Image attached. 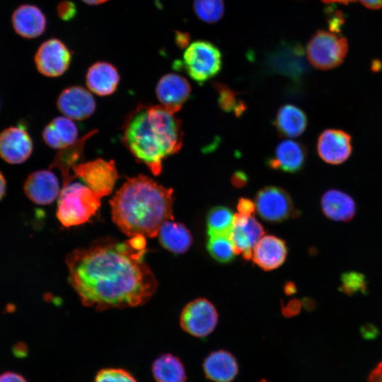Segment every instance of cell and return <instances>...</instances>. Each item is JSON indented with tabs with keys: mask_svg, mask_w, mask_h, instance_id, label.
Listing matches in <instances>:
<instances>
[{
	"mask_svg": "<svg viewBox=\"0 0 382 382\" xmlns=\"http://www.w3.org/2000/svg\"><path fill=\"white\" fill-rule=\"evenodd\" d=\"M146 253L144 236L98 239L66 255L69 282L83 305L96 311L143 305L158 287Z\"/></svg>",
	"mask_w": 382,
	"mask_h": 382,
	"instance_id": "obj_1",
	"label": "cell"
},
{
	"mask_svg": "<svg viewBox=\"0 0 382 382\" xmlns=\"http://www.w3.org/2000/svg\"><path fill=\"white\" fill-rule=\"evenodd\" d=\"M173 199L172 188L146 175L127 178L110 200L112 219L129 238H154L165 222L173 219Z\"/></svg>",
	"mask_w": 382,
	"mask_h": 382,
	"instance_id": "obj_2",
	"label": "cell"
},
{
	"mask_svg": "<svg viewBox=\"0 0 382 382\" xmlns=\"http://www.w3.org/2000/svg\"><path fill=\"white\" fill-rule=\"evenodd\" d=\"M122 141L138 162L159 175L163 160L182 147L181 122L161 105H139L124 120Z\"/></svg>",
	"mask_w": 382,
	"mask_h": 382,
	"instance_id": "obj_3",
	"label": "cell"
},
{
	"mask_svg": "<svg viewBox=\"0 0 382 382\" xmlns=\"http://www.w3.org/2000/svg\"><path fill=\"white\" fill-rule=\"evenodd\" d=\"M101 199L84 183L71 182L61 189L57 217L66 227L83 224L96 214L100 207Z\"/></svg>",
	"mask_w": 382,
	"mask_h": 382,
	"instance_id": "obj_4",
	"label": "cell"
},
{
	"mask_svg": "<svg viewBox=\"0 0 382 382\" xmlns=\"http://www.w3.org/2000/svg\"><path fill=\"white\" fill-rule=\"evenodd\" d=\"M222 66L219 48L206 40H197L188 45L183 58V66L189 76L202 85L216 76Z\"/></svg>",
	"mask_w": 382,
	"mask_h": 382,
	"instance_id": "obj_5",
	"label": "cell"
},
{
	"mask_svg": "<svg viewBox=\"0 0 382 382\" xmlns=\"http://www.w3.org/2000/svg\"><path fill=\"white\" fill-rule=\"evenodd\" d=\"M348 43L345 38L330 32L320 30L308 42L306 55L316 68L328 70L339 66L345 58Z\"/></svg>",
	"mask_w": 382,
	"mask_h": 382,
	"instance_id": "obj_6",
	"label": "cell"
},
{
	"mask_svg": "<svg viewBox=\"0 0 382 382\" xmlns=\"http://www.w3.org/2000/svg\"><path fill=\"white\" fill-rule=\"evenodd\" d=\"M72 171L73 180L80 178L101 197L112 192L119 176L115 162L102 158L79 163L72 168Z\"/></svg>",
	"mask_w": 382,
	"mask_h": 382,
	"instance_id": "obj_7",
	"label": "cell"
},
{
	"mask_svg": "<svg viewBox=\"0 0 382 382\" xmlns=\"http://www.w3.org/2000/svg\"><path fill=\"white\" fill-rule=\"evenodd\" d=\"M218 314L207 299L199 298L189 302L183 309L180 324L187 333L199 338L210 335L215 329Z\"/></svg>",
	"mask_w": 382,
	"mask_h": 382,
	"instance_id": "obj_8",
	"label": "cell"
},
{
	"mask_svg": "<svg viewBox=\"0 0 382 382\" xmlns=\"http://www.w3.org/2000/svg\"><path fill=\"white\" fill-rule=\"evenodd\" d=\"M254 203L258 215L268 222H281L296 214L291 197L279 187L262 188L257 192Z\"/></svg>",
	"mask_w": 382,
	"mask_h": 382,
	"instance_id": "obj_9",
	"label": "cell"
},
{
	"mask_svg": "<svg viewBox=\"0 0 382 382\" xmlns=\"http://www.w3.org/2000/svg\"><path fill=\"white\" fill-rule=\"evenodd\" d=\"M71 62V53L60 40L52 38L38 48L35 62L38 71L48 77H57L64 74Z\"/></svg>",
	"mask_w": 382,
	"mask_h": 382,
	"instance_id": "obj_10",
	"label": "cell"
},
{
	"mask_svg": "<svg viewBox=\"0 0 382 382\" xmlns=\"http://www.w3.org/2000/svg\"><path fill=\"white\" fill-rule=\"evenodd\" d=\"M57 106L64 116L71 120H83L94 113L96 104L89 91L80 86H72L60 93Z\"/></svg>",
	"mask_w": 382,
	"mask_h": 382,
	"instance_id": "obj_11",
	"label": "cell"
},
{
	"mask_svg": "<svg viewBox=\"0 0 382 382\" xmlns=\"http://www.w3.org/2000/svg\"><path fill=\"white\" fill-rule=\"evenodd\" d=\"M317 152L325 163L337 165L344 163L352 151V137L339 129H327L317 141Z\"/></svg>",
	"mask_w": 382,
	"mask_h": 382,
	"instance_id": "obj_12",
	"label": "cell"
},
{
	"mask_svg": "<svg viewBox=\"0 0 382 382\" xmlns=\"http://www.w3.org/2000/svg\"><path fill=\"white\" fill-rule=\"evenodd\" d=\"M264 233L262 226L253 215L235 214L229 237L237 255L242 254L245 259L250 260L254 246Z\"/></svg>",
	"mask_w": 382,
	"mask_h": 382,
	"instance_id": "obj_13",
	"label": "cell"
},
{
	"mask_svg": "<svg viewBox=\"0 0 382 382\" xmlns=\"http://www.w3.org/2000/svg\"><path fill=\"white\" fill-rule=\"evenodd\" d=\"M190 92L191 87L186 79L174 73L163 75L156 86V95L160 105L173 113L182 108Z\"/></svg>",
	"mask_w": 382,
	"mask_h": 382,
	"instance_id": "obj_14",
	"label": "cell"
},
{
	"mask_svg": "<svg viewBox=\"0 0 382 382\" xmlns=\"http://www.w3.org/2000/svg\"><path fill=\"white\" fill-rule=\"evenodd\" d=\"M23 190L27 197L39 205L52 204L58 199L61 188L56 175L50 170H40L26 178Z\"/></svg>",
	"mask_w": 382,
	"mask_h": 382,
	"instance_id": "obj_15",
	"label": "cell"
},
{
	"mask_svg": "<svg viewBox=\"0 0 382 382\" xmlns=\"http://www.w3.org/2000/svg\"><path fill=\"white\" fill-rule=\"evenodd\" d=\"M33 141L26 130L11 127L0 133V156L11 164L25 161L33 152Z\"/></svg>",
	"mask_w": 382,
	"mask_h": 382,
	"instance_id": "obj_16",
	"label": "cell"
},
{
	"mask_svg": "<svg viewBox=\"0 0 382 382\" xmlns=\"http://www.w3.org/2000/svg\"><path fill=\"white\" fill-rule=\"evenodd\" d=\"M306 159L304 146L300 142L287 139L277 146L274 155L267 158V165L273 170L296 173L303 168Z\"/></svg>",
	"mask_w": 382,
	"mask_h": 382,
	"instance_id": "obj_17",
	"label": "cell"
},
{
	"mask_svg": "<svg viewBox=\"0 0 382 382\" xmlns=\"http://www.w3.org/2000/svg\"><path fill=\"white\" fill-rule=\"evenodd\" d=\"M287 255L285 242L272 235L263 236L255 244L252 252L253 261L265 271L281 266Z\"/></svg>",
	"mask_w": 382,
	"mask_h": 382,
	"instance_id": "obj_18",
	"label": "cell"
},
{
	"mask_svg": "<svg viewBox=\"0 0 382 382\" xmlns=\"http://www.w3.org/2000/svg\"><path fill=\"white\" fill-rule=\"evenodd\" d=\"M202 368L205 377L212 382H231L239 370L236 357L224 349L209 354L203 361Z\"/></svg>",
	"mask_w": 382,
	"mask_h": 382,
	"instance_id": "obj_19",
	"label": "cell"
},
{
	"mask_svg": "<svg viewBox=\"0 0 382 382\" xmlns=\"http://www.w3.org/2000/svg\"><path fill=\"white\" fill-rule=\"evenodd\" d=\"M120 75L116 67L107 62H98L93 64L86 75L88 88L100 96L112 94L117 89Z\"/></svg>",
	"mask_w": 382,
	"mask_h": 382,
	"instance_id": "obj_20",
	"label": "cell"
},
{
	"mask_svg": "<svg viewBox=\"0 0 382 382\" xmlns=\"http://www.w3.org/2000/svg\"><path fill=\"white\" fill-rule=\"evenodd\" d=\"M325 216L335 221H351L357 211L354 199L347 193L337 189L327 190L320 199Z\"/></svg>",
	"mask_w": 382,
	"mask_h": 382,
	"instance_id": "obj_21",
	"label": "cell"
},
{
	"mask_svg": "<svg viewBox=\"0 0 382 382\" xmlns=\"http://www.w3.org/2000/svg\"><path fill=\"white\" fill-rule=\"evenodd\" d=\"M42 139L50 147L62 150L74 144L78 139V129L73 120L59 116L50 121L42 132Z\"/></svg>",
	"mask_w": 382,
	"mask_h": 382,
	"instance_id": "obj_22",
	"label": "cell"
},
{
	"mask_svg": "<svg viewBox=\"0 0 382 382\" xmlns=\"http://www.w3.org/2000/svg\"><path fill=\"white\" fill-rule=\"evenodd\" d=\"M12 23L16 32L26 38L40 36L46 27L44 14L33 5H23L18 7L13 14Z\"/></svg>",
	"mask_w": 382,
	"mask_h": 382,
	"instance_id": "obj_23",
	"label": "cell"
},
{
	"mask_svg": "<svg viewBox=\"0 0 382 382\" xmlns=\"http://www.w3.org/2000/svg\"><path fill=\"white\" fill-rule=\"evenodd\" d=\"M274 125L280 136L294 138L300 136L306 130L308 120L301 108L286 104L278 110Z\"/></svg>",
	"mask_w": 382,
	"mask_h": 382,
	"instance_id": "obj_24",
	"label": "cell"
},
{
	"mask_svg": "<svg viewBox=\"0 0 382 382\" xmlns=\"http://www.w3.org/2000/svg\"><path fill=\"white\" fill-rule=\"evenodd\" d=\"M157 236L161 245L175 254L185 253L192 243V237L183 224L169 220L161 227Z\"/></svg>",
	"mask_w": 382,
	"mask_h": 382,
	"instance_id": "obj_25",
	"label": "cell"
},
{
	"mask_svg": "<svg viewBox=\"0 0 382 382\" xmlns=\"http://www.w3.org/2000/svg\"><path fill=\"white\" fill-rule=\"evenodd\" d=\"M97 132L98 130L94 129L88 132L82 138L79 139L74 144L59 150L54 157L51 167L59 169L62 177V186L72 182L70 170L79 163V161L82 156L86 141Z\"/></svg>",
	"mask_w": 382,
	"mask_h": 382,
	"instance_id": "obj_26",
	"label": "cell"
},
{
	"mask_svg": "<svg viewBox=\"0 0 382 382\" xmlns=\"http://www.w3.org/2000/svg\"><path fill=\"white\" fill-rule=\"evenodd\" d=\"M152 372L156 382H186L187 376L181 360L171 354H163L155 359Z\"/></svg>",
	"mask_w": 382,
	"mask_h": 382,
	"instance_id": "obj_27",
	"label": "cell"
},
{
	"mask_svg": "<svg viewBox=\"0 0 382 382\" xmlns=\"http://www.w3.org/2000/svg\"><path fill=\"white\" fill-rule=\"evenodd\" d=\"M235 214L225 206H216L207 214L208 236H229L234 221Z\"/></svg>",
	"mask_w": 382,
	"mask_h": 382,
	"instance_id": "obj_28",
	"label": "cell"
},
{
	"mask_svg": "<svg viewBox=\"0 0 382 382\" xmlns=\"http://www.w3.org/2000/svg\"><path fill=\"white\" fill-rule=\"evenodd\" d=\"M207 248L212 258L221 263L230 262L237 255L229 236L226 235L209 236Z\"/></svg>",
	"mask_w": 382,
	"mask_h": 382,
	"instance_id": "obj_29",
	"label": "cell"
},
{
	"mask_svg": "<svg viewBox=\"0 0 382 382\" xmlns=\"http://www.w3.org/2000/svg\"><path fill=\"white\" fill-rule=\"evenodd\" d=\"M193 8L197 16L209 23L219 21L224 12L223 0H194Z\"/></svg>",
	"mask_w": 382,
	"mask_h": 382,
	"instance_id": "obj_30",
	"label": "cell"
},
{
	"mask_svg": "<svg viewBox=\"0 0 382 382\" xmlns=\"http://www.w3.org/2000/svg\"><path fill=\"white\" fill-rule=\"evenodd\" d=\"M214 88L218 93L219 107L226 112L233 111L239 117L246 109V105L241 100L237 99L236 93L228 86L221 83H215Z\"/></svg>",
	"mask_w": 382,
	"mask_h": 382,
	"instance_id": "obj_31",
	"label": "cell"
},
{
	"mask_svg": "<svg viewBox=\"0 0 382 382\" xmlns=\"http://www.w3.org/2000/svg\"><path fill=\"white\" fill-rule=\"evenodd\" d=\"M341 284L339 290L349 296L357 294H366L367 292V280L365 275L357 271L343 272L340 276Z\"/></svg>",
	"mask_w": 382,
	"mask_h": 382,
	"instance_id": "obj_32",
	"label": "cell"
},
{
	"mask_svg": "<svg viewBox=\"0 0 382 382\" xmlns=\"http://www.w3.org/2000/svg\"><path fill=\"white\" fill-rule=\"evenodd\" d=\"M93 382H137L127 371L122 369L108 368L101 369Z\"/></svg>",
	"mask_w": 382,
	"mask_h": 382,
	"instance_id": "obj_33",
	"label": "cell"
},
{
	"mask_svg": "<svg viewBox=\"0 0 382 382\" xmlns=\"http://www.w3.org/2000/svg\"><path fill=\"white\" fill-rule=\"evenodd\" d=\"M58 16L63 21H70L76 15V6L69 0L62 1L57 7Z\"/></svg>",
	"mask_w": 382,
	"mask_h": 382,
	"instance_id": "obj_34",
	"label": "cell"
},
{
	"mask_svg": "<svg viewBox=\"0 0 382 382\" xmlns=\"http://www.w3.org/2000/svg\"><path fill=\"white\" fill-rule=\"evenodd\" d=\"M237 209L238 214L244 216H251L255 209V205L250 199L241 197L238 199Z\"/></svg>",
	"mask_w": 382,
	"mask_h": 382,
	"instance_id": "obj_35",
	"label": "cell"
},
{
	"mask_svg": "<svg viewBox=\"0 0 382 382\" xmlns=\"http://www.w3.org/2000/svg\"><path fill=\"white\" fill-rule=\"evenodd\" d=\"M248 181L246 173L242 170H237L233 173L231 178V183L235 187H243Z\"/></svg>",
	"mask_w": 382,
	"mask_h": 382,
	"instance_id": "obj_36",
	"label": "cell"
},
{
	"mask_svg": "<svg viewBox=\"0 0 382 382\" xmlns=\"http://www.w3.org/2000/svg\"><path fill=\"white\" fill-rule=\"evenodd\" d=\"M367 382H382V361L371 371Z\"/></svg>",
	"mask_w": 382,
	"mask_h": 382,
	"instance_id": "obj_37",
	"label": "cell"
},
{
	"mask_svg": "<svg viewBox=\"0 0 382 382\" xmlns=\"http://www.w3.org/2000/svg\"><path fill=\"white\" fill-rule=\"evenodd\" d=\"M0 382H27L21 375L13 372H6L0 375Z\"/></svg>",
	"mask_w": 382,
	"mask_h": 382,
	"instance_id": "obj_38",
	"label": "cell"
},
{
	"mask_svg": "<svg viewBox=\"0 0 382 382\" xmlns=\"http://www.w3.org/2000/svg\"><path fill=\"white\" fill-rule=\"evenodd\" d=\"M361 333L365 338H373L378 334V329L371 323H366L361 326Z\"/></svg>",
	"mask_w": 382,
	"mask_h": 382,
	"instance_id": "obj_39",
	"label": "cell"
},
{
	"mask_svg": "<svg viewBox=\"0 0 382 382\" xmlns=\"http://www.w3.org/2000/svg\"><path fill=\"white\" fill-rule=\"evenodd\" d=\"M366 7L371 9H378L382 8V0H359Z\"/></svg>",
	"mask_w": 382,
	"mask_h": 382,
	"instance_id": "obj_40",
	"label": "cell"
},
{
	"mask_svg": "<svg viewBox=\"0 0 382 382\" xmlns=\"http://www.w3.org/2000/svg\"><path fill=\"white\" fill-rule=\"evenodd\" d=\"M6 192V180L0 171V200L3 198Z\"/></svg>",
	"mask_w": 382,
	"mask_h": 382,
	"instance_id": "obj_41",
	"label": "cell"
},
{
	"mask_svg": "<svg viewBox=\"0 0 382 382\" xmlns=\"http://www.w3.org/2000/svg\"><path fill=\"white\" fill-rule=\"evenodd\" d=\"M322 1L327 4L340 3V4H347L349 3L355 1L357 0H322Z\"/></svg>",
	"mask_w": 382,
	"mask_h": 382,
	"instance_id": "obj_42",
	"label": "cell"
},
{
	"mask_svg": "<svg viewBox=\"0 0 382 382\" xmlns=\"http://www.w3.org/2000/svg\"><path fill=\"white\" fill-rule=\"evenodd\" d=\"M82 1L89 5H98V4L105 3L108 1V0H82Z\"/></svg>",
	"mask_w": 382,
	"mask_h": 382,
	"instance_id": "obj_43",
	"label": "cell"
},
{
	"mask_svg": "<svg viewBox=\"0 0 382 382\" xmlns=\"http://www.w3.org/2000/svg\"><path fill=\"white\" fill-rule=\"evenodd\" d=\"M257 382H267V381H265V379H262V380H261V381H257Z\"/></svg>",
	"mask_w": 382,
	"mask_h": 382,
	"instance_id": "obj_44",
	"label": "cell"
}]
</instances>
